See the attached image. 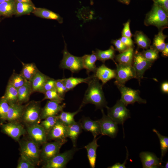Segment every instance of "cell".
I'll list each match as a JSON object with an SVG mask.
<instances>
[{
  "mask_svg": "<svg viewBox=\"0 0 168 168\" xmlns=\"http://www.w3.org/2000/svg\"><path fill=\"white\" fill-rule=\"evenodd\" d=\"M88 84L82 102V107L85 105L91 103L94 105L96 109H103L107 105L104 93L103 91V85L101 84L93 74Z\"/></svg>",
  "mask_w": 168,
  "mask_h": 168,
  "instance_id": "6da1fadb",
  "label": "cell"
},
{
  "mask_svg": "<svg viewBox=\"0 0 168 168\" xmlns=\"http://www.w3.org/2000/svg\"><path fill=\"white\" fill-rule=\"evenodd\" d=\"M21 154L23 156L35 166L41 162L40 149L39 145L30 139H22L18 142Z\"/></svg>",
  "mask_w": 168,
  "mask_h": 168,
  "instance_id": "7a4b0ae2",
  "label": "cell"
},
{
  "mask_svg": "<svg viewBox=\"0 0 168 168\" xmlns=\"http://www.w3.org/2000/svg\"><path fill=\"white\" fill-rule=\"evenodd\" d=\"M40 102L32 100L24 105L21 119L26 126L39 124L41 122V110Z\"/></svg>",
  "mask_w": 168,
  "mask_h": 168,
  "instance_id": "3957f363",
  "label": "cell"
},
{
  "mask_svg": "<svg viewBox=\"0 0 168 168\" xmlns=\"http://www.w3.org/2000/svg\"><path fill=\"white\" fill-rule=\"evenodd\" d=\"M144 23L147 26L153 25L158 28L166 26L168 23V13L154 3L151 10L147 14Z\"/></svg>",
  "mask_w": 168,
  "mask_h": 168,
  "instance_id": "277c9868",
  "label": "cell"
},
{
  "mask_svg": "<svg viewBox=\"0 0 168 168\" xmlns=\"http://www.w3.org/2000/svg\"><path fill=\"white\" fill-rule=\"evenodd\" d=\"M126 106L120 100L117 101L113 107L106 106L107 115L116 124H122L124 132L123 125L125 121L130 118V111Z\"/></svg>",
  "mask_w": 168,
  "mask_h": 168,
  "instance_id": "5b68a950",
  "label": "cell"
},
{
  "mask_svg": "<svg viewBox=\"0 0 168 168\" xmlns=\"http://www.w3.org/2000/svg\"><path fill=\"white\" fill-rule=\"evenodd\" d=\"M64 42L63 58L59 67L63 69L69 70L73 73L78 72L83 68L82 57L76 56L71 54L68 50L66 44Z\"/></svg>",
  "mask_w": 168,
  "mask_h": 168,
  "instance_id": "8992f818",
  "label": "cell"
},
{
  "mask_svg": "<svg viewBox=\"0 0 168 168\" xmlns=\"http://www.w3.org/2000/svg\"><path fill=\"white\" fill-rule=\"evenodd\" d=\"M78 149L76 147L62 153H59L46 162L42 166L43 168H64L73 158Z\"/></svg>",
  "mask_w": 168,
  "mask_h": 168,
  "instance_id": "52a82bcc",
  "label": "cell"
},
{
  "mask_svg": "<svg viewBox=\"0 0 168 168\" xmlns=\"http://www.w3.org/2000/svg\"><path fill=\"white\" fill-rule=\"evenodd\" d=\"M116 70V75L114 83L117 86L124 85L129 80L136 78L135 70L132 65L117 63Z\"/></svg>",
  "mask_w": 168,
  "mask_h": 168,
  "instance_id": "ba28073f",
  "label": "cell"
},
{
  "mask_svg": "<svg viewBox=\"0 0 168 168\" xmlns=\"http://www.w3.org/2000/svg\"><path fill=\"white\" fill-rule=\"evenodd\" d=\"M121 94L120 99L127 106L128 105L133 104L136 102L139 104H146L147 101L141 98L140 96V91L133 89L124 85L117 86Z\"/></svg>",
  "mask_w": 168,
  "mask_h": 168,
  "instance_id": "9c48e42d",
  "label": "cell"
},
{
  "mask_svg": "<svg viewBox=\"0 0 168 168\" xmlns=\"http://www.w3.org/2000/svg\"><path fill=\"white\" fill-rule=\"evenodd\" d=\"M1 132L12 138L15 141L18 142L20 137L25 134L26 130L18 122H11L0 124Z\"/></svg>",
  "mask_w": 168,
  "mask_h": 168,
  "instance_id": "30bf717a",
  "label": "cell"
},
{
  "mask_svg": "<svg viewBox=\"0 0 168 168\" xmlns=\"http://www.w3.org/2000/svg\"><path fill=\"white\" fill-rule=\"evenodd\" d=\"M102 114V118L97 120L100 128L101 134L107 135L111 138H114L118 132V124L105 113L103 109L101 110Z\"/></svg>",
  "mask_w": 168,
  "mask_h": 168,
  "instance_id": "8fae6325",
  "label": "cell"
},
{
  "mask_svg": "<svg viewBox=\"0 0 168 168\" xmlns=\"http://www.w3.org/2000/svg\"><path fill=\"white\" fill-rule=\"evenodd\" d=\"M65 143L54 141L45 143L40 149V159L44 163L59 153L60 149Z\"/></svg>",
  "mask_w": 168,
  "mask_h": 168,
  "instance_id": "7c38bea8",
  "label": "cell"
},
{
  "mask_svg": "<svg viewBox=\"0 0 168 168\" xmlns=\"http://www.w3.org/2000/svg\"><path fill=\"white\" fill-rule=\"evenodd\" d=\"M132 64L135 72L136 78L140 82L145 71L151 67L152 63L146 60L141 53L137 50L134 54Z\"/></svg>",
  "mask_w": 168,
  "mask_h": 168,
  "instance_id": "4fadbf2b",
  "label": "cell"
},
{
  "mask_svg": "<svg viewBox=\"0 0 168 168\" xmlns=\"http://www.w3.org/2000/svg\"><path fill=\"white\" fill-rule=\"evenodd\" d=\"M26 132L29 138L39 146L47 142V133L39 124L26 126Z\"/></svg>",
  "mask_w": 168,
  "mask_h": 168,
  "instance_id": "5bb4252c",
  "label": "cell"
},
{
  "mask_svg": "<svg viewBox=\"0 0 168 168\" xmlns=\"http://www.w3.org/2000/svg\"><path fill=\"white\" fill-rule=\"evenodd\" d=\"M62 102L54 100L47 101L44 107L41 109L40 120L49 116L58 115L59 113L63 111L65 106V103L62 104Z\"/></svg>",
  "mask_w": 168,
  "mask_h": 168,
  "instance_id": "9a60e30c",
  "label": "cell"
},
{
  "mask_svg": "<svg viewBox=\"0 0 168 168\" xmlns=\"http://www.w3.org/2000/svg\"><path fill=\"white\" fill-rule=\"evenodd\" d=\"M47 139L61 141H67V126L59 120L47 134Z\"/></svg>",
  "mask_w": 168,
  "mask_h": 168,
  "instance_id": "2e32d148",
  "label": "cell"
},
{
  "mask_svg": "<svg viewBox=\"0 0 168 168\" xmlns=\"http://www.w3.org/2000/svg\"><path fill=\"white\" fill-rule=\"evenodd\" d=\"M139 157L143 168H157L163 167L162 166V160L157 157L153 153L142 152L140 153Z\"/></svg>",
  "mask_w": 168,
  "mask_h": 168,
  "instance_id": "e0dca14e",
  "label": "cell"
},
{
  "mask_svg": "<svg viewBox=\"0 0 168 168\" xmlns=\"http://www.w3.org/2000/svg\"><path fill=\"white\" fill-rule=\"evenodd\" d=\"M94 75L99 80L101 81L103 85L108 81L115 78L116 70L110 68L103 64L97 68Z\"/></svg>",
  "mask_w": 168,
  "mask_h": 168,
  "instance_id": "ac0fdd59",
  "label": "cell"
},
{
  "mask_svg": "<svg viewBox=\"0 0 168 168\" xmlns=\"http://www.w3.org/2000/svg\"><path fill=\"white\" fill-rule=\"evenodd\" d=\"M6 121L8 122L21 121L24 105L18 103L9 105Z\"/></svg>",
  "mask_w": 168,
  "mask_h": 168,
  "instance_id": "d6986e66",
  "label": "cell"
},
{
  "mask_svg": "<svg viewBox=\"0 0 168 168\" xmlns=\"http://www.w3.org/2000/svg\"><path fill=\"white\" fill-rule=\"evenodd\" d=\"M82 129L91 132L94 138L101 134L100 124L97 120H93L89 117H83L80 121Z\"/></svg>",
  "mask_w": 168,
  "mask_h": 168,
  "instance_id": "ffe728a7",
  "label": "cell"
},
{
  "mask_svg": "<svg viewBox=\"0 0 168 168\" xmlns=\"http://www.w3.org/2000/svg\"><path fill=\"white\" fill-rule=\"evenodd\" d=\"M32 13L40 18L56 20L60 24L63 23V18L59 14L46 8L35 7Z\"/></svg>",
  "mask_w": 168,
  "mask_h": 168,
  "instance_id": "44dd1931",
  "label": "cell"
},
{
  "mask_svg": "<svg viewBox=\"0 0 168 168\" xmlns=\"http://www.w3.org/2000/svg\"><path fill=\"white\" fill-rule=\"evenodd\" d=\"M80 121L67 126V135L72 141L73 147H76L77 140L82 131Z\"/></svg>",
  "mask_w": 168,
  "mask_h": 168,
  "instance_id": "7402d4cb",
  "label": "cell"
},
{
  "mask_svg": "<svg viewBox=\"0 0 168 168\" xmlns=\"http://www.w3.org/2000/svg\"><path fill=\"white\" fill-rule=\"evenodd\" d=\"M99 138H94L93 140L87 145L85 146L87 152V156L90 166L91 168H94L95 167L96 158V150L100 146L97 143Z\"/></svg>",
  "mask_w": 168,
  "mask_h": 168,
  "instance_id": "603a6c76",
  "label": "cell"
},
{
  "mask_svg": "<svg viewBox=\"0 0 168 168\" xmlns=\"http://www.w3.org/2000/svg\"><path fill=\"white\" fill-rule=\"evenodd\" d=\"M50 78L39 70L30 82L33 92L40 93L44 84Z\"/></svg>",
  "mask_w": 168,
  "mask_h": 168,
  "instance_id": "cb8c5ba5",
  "label": "cell"
},
{
  "mask_svg": "<svg viewBox=\"0 0 168 168\" xmlns=\"http://www.w3.org/2000/svg\"><path fill=\"white\" fill-rule=\"evenodd\" d=\"M32 93L31 82L28 81L18 89V103L22 104L28 102Z\"/></svg>",
  "mask_w": 168,
  "mask_h": 168,
  "instance_id": "d4e9b609",
  "label": "cell"
},
{
  "mask_svg": "<svg viewBox=\"0 0 168 168\" xmlns=\"http://www.w3.org/2000/svg\"><path fill=\"white\" fill-rule=\"evenodd\" d=\"M83 68L85 69L88 73L91 72H95L97 68L95 63L97 58L95 51H92L91 54H86L82 57Z\"/></svg>",
  "mask_w": 168,
  "mask_h": 168,
  "instance_id": "484cf974",
  "label": "cell"
},
{
  "mask_svg": "<svg viewBox=\"0 0 168 168\" xmlns=\"http://www.w3.org/2000/svg\"><path fill=\"white\" fill-rule=\"evenodd\" d=\"M134 54L133 47L128 48L126 50L117 55L115 60L119 63L132 65Z\"/></svg>",
  "mask_w": 168,
  "mask_h": 168,
  "instance_id": "4316f807",
  "label": "cell"
},
{
  "mask_svg": "<svg viewBox=\"0 0 168 168\" xmlns=\"http://www.w3.org/2000/svg\"><path fill=\"white\" fill-rule=\"evenodd\" d=\"M22 65L20 73L27 81L31 82L39 70L34 63H24L21 62Z\"/></svg>",
  "mask_w": 168,
  "mask_h": 168,
  "instance_id": "83f0119b",
  "label": "cell"
},
{
  "mask_svg": "<svg viewBox=\"0 0 168 168\" xmlns=\"http://www.w3.org/2000/svg\"><path fill=\"white\" fill-rule=\"evenodd\" d=\"M15 2L14 0L0 3V16L10 17L15 14Z\"/></svg>",
  "mask_w": 168,
  "mask_h": 168,
  "instance_id": "f1b7e54d",
  "label": "cell"
},
{
  "mask_svg": "<svg viewBox=\"0 0 168 168\" xmlns=\"http://www.w3.org/2000/svg\"><path fill=\"white\" fill-rule=\"evenodd\" d=\"M2 97L9 105L18 103V89L8 83L4 94Z\"/></svg>",
  "mask_w": 168,
  "mask_h": 168,
  "instance_id": "f546056e",
  "label": "cell"
},
{
  "mask_svg": "<svg viewBox=\"0 0 168 168\" xmlns=\"http://www.w3.org/2000/svg\"><path fill=\"white\" fill-rule=\"evenodd\" d=\"M93 75L89 76L86 78L71 77L63 79L67 91L72 89L78 85L84 83L88 84L92 78Z\"/></svg>",
  "mask_w": 168,
  "mask_h": 168,
  "instance_id": "4dcf8cb0",
  "label": "cell"
},
{
  "mask_svg": "<svg viewBox=\"0 0 168 168\" xmlns=\"http://www.w3.org/2000/svg\"><path fill=\"white\" fill-rule=\"evenodd\" d=\"M82 107L80 105L77 110L73 112L62 111L57 115L59 120L66 126L74 123L76 122L74 119V116L81 111Z\"/></svg>",
  "mask_w": 168,
  "mask_h": 168,
  "instance_id": "1f68e13d",
  "label": "cell"
},
{
  "mask_svg": "<svg viewBox=\"0 0 168 168\" xmlns=\"http://www.w3.org/2000/svg\"><path fill=\"white\" fill-rule=\"evenodd\" d=\"M35 7L33 3L16 2L15 15L19 16L22 15L29 14L32 12Z\"/></svg>",
  "mask_w": 168,
  "mask_h": 168,
  "instance_id": "d6a6232c",
  "label": "cell"
},
{
  "mask_svg": "<svg viewBox=\"0 0 168 168\" xmlns=\"http://www.w3.org/2000/svg\"><path fill=\"white\" fill-rule=\"evenodd\" d=\"M95 52L97 60L103 63L110 59L112 60L115 63H116L114 59L115 57V50L112 46H111L109 49L105 50H101L97 49Z\"/></svg>",
  "mask_w": 168,
  "mask_h": 168,
  "instance_id": "836d02e7",
  "label": "cell"
},
{
  "mask_svg": "<svg viewBox=\"0 0 168 168\" xmlns=\"http://www.w3.org/2000/svg\"><path fill=\"white\" fill-rule=\"evenodd\" d=\"M134 39L135 43L139 48L147 49L150 46V41L149 39L141 31L136 32Z\"/></svg>",
  "mask_w": 168,
  "mask_h": 168,
  "instance_id": "e575fe53",
  "label": "cell"
},
{
  "mask_svg": "<svg viewBox=\"0 0 168 168\" xmlns=\"http://www.w3.org/2000/svg\"><path fill=\"white\" fill-rule=\"evenodd\" d=\"M167 37L163 33L162 30L160 31L155 36L153 47L158 52H161L166 45V43L165 42V40Z\"/></svg>",
  "mask_w": 168,
  "mask_h": 168,
  "instance_id": "d590c367",
  "label": "cell"
},
{
  "mask_svg": "<svg viewBox=\"0 0 168 168\" xmlns=\"http://www.w3.org/2000/svg\"><path fill=\"white\" fill-rule=\"evenodd\" d=\"M28 81L21 73L18 74L14 72L10 77L8 83L18 89Z\"/></svg>",
  "mask_w": 168,
  "mask_h": 168,
  "instance_id": "8d00e7d4",
  "label": "cell"
},
{
  "mask_svg": "<svg viewBox=\"0 0 168 168\" xmlns=\"http://www.w3.org/2000/svg\"><path fill=\"white\" fill-rule=\"evenodd\" d=\"M153 131L157 136L160 141L161 152V159L162 160V158L165 156L168 150V138L161 135L155 129H153Z\"/></svg>",
  "mask_w": 168,
  "mask_h": 168,
  "instance_id": "74e56055",
  "label": "cell"
},
{
  "mask_svg": "<svg viewBox=\"0 0 168 168\" xmlns=\"http://www.w3.org/2000/svg\"><path fill=\"white\" fill-rule=\"evenodd\" d=\"M58 120L57 115L50 116L41 121L40 124L43 128L47 134Z\"/></svg>",
  "mask_w": 168,
  "mask_h": 168,
  "instance_id": "f35d334b",
  "label": "cell"
},
{
  "mask_svg": "<svg viewBox=\"0 0 168 168\" xmlns=\"http://www.w3.org/2000/svg\"><path fill=\"white\" fill-rule=\"evenodd\" d=\"M10 105L2 97L0 98V124L6 121V117Z\"/></svg>",
  "mask_w": 168,
  "mask_h": 168,
  "instance_id": "ab89813d",
  "label": "cell"
},
{
  "mask_svg": "<svg viewBox=\"0 0 168 168\" xmlns=\"http://www.w3.org/2000/svg\"><path fill=\"white\" fill-rule=\"evenodd\" d=\"M159 52L153 47L141 53L142 56L146 60L152 63L158 57Z\"/></svg>",
  "mask_w": 168,
  "mask_h": 168,
  "instance_id": "60d3db41",
  "label": "cell"
},
{
  "mask_svg": "<svg viewBox=\"0 0 168 168\" xmlns=\"http://www.w3.org/2000/svg\"><path fill=\"white\" fill-rule=\"evenodd\" d=\"M44 97L42 100L46 99L63 102L64 98L60 96L58 93L56 88L48 91L45 92Z\"/></svg>",
  "mask_w": 168,
  "mask_h": 168,
  "instance_id": "b9f144b4",
  "label": "cell"
},
{
  "mask_svg": "<svg viewBox=\"0 0 168 168\" xmlns=\"http://www.w3.org/2000/svg\"><path fill=\"white\" fill-rule=\"evenodd\" d=\"M35 166L29 160L21 154L16 166L17 168H35Z\"/></svg>",
  "mask_w": 168,
  "mask_h": 168,
  "instance_id": "7bdbcfd3",
  "label": "cell"
},
{
  "mask_svg": "<svg viewBox=\"0 0 168 168\" xmlns=\"http://www.w3.org/2000/svg\"><path fill=\"white\" fill-rule=\"evenodd\" d=\"M55 88L59 95L64 98L67 91L63 79L55 80Z\"/></svg>",
  "mask_w": 168,
  "mask_h": 168,
  "instance_id": "ee69618b",
  "label": "cell"
},
{
  "mask_svg": "<svg viewBox=\"0 0 168 168\" xmlns=\"http://www.w3.org/2000/svg\"><path fill=\"white\" fill-rule=\"evenodd\" d=\"M55 88V80L50 78L46 82L40 93L44 94L46 91Z\"/></svg>",
  "mask_w": 168,
  "mask_h": 168,
  "instance_id": "f6af8a7d",
  "label": "cell"
},
{
  "mask_svg": "<svg viewBox=\"0 0 168 168\" xmlns=\"http://www.w3.org/2000/svg\"><path fill=\"white\" fill-rule=\"evenodd\" d=\"M111 43L114 45L115 48V49L121 53L126 50L128 48L119 40H113Z\"/></svg>",
  "mask_w": 168,
  "mask_h": 168,
  "instance_id": "bcb514c9",
  "label": "cell"
},
{
  "mask_svg": "<svg viewBox=\"0 0 168 168\" xmlns=\"http://www.w3.org/2000/svg\"><path fill=\"white\" fill-rule=\"evenodd\" d=\"M130 21L128 20L124 24V26L122 32V36L128 38H131L132 36L130 28Z\"/></svg>",
  "mask_w": 168,
  "mask_h": 168,
  "instance_id": "7dc6e473",
  "label": "cell"
},
{
  "mask_svg": "<svg viewBox=\"0 0 168 168\" xmlns=\"http://www.w3.org/2000/svg\"><path fill=\"white\" fill-rule=\"evenodd\" d=\"M155 4L164 9L167 13L168 12V0H154Z\"/></svg>",
  "mask_w": 168,
  "mask_h": 168,
  "instance_id": "c3c4849f",
  "label": "cell"
},
{
  "mask_svg": "<svg viewBox=\"0 0 168 168\" xmlns=\"http://www.w3.org/2000/svg\"><path fill=\"white\" fill-rule=\"evenodd\" d=\"M127 151L126 158L122 164H121L120 163L117 162L114 164L113 165L108 167V168H125V165L127 163V160L128 159V156L129 154L128 151L127 149V147H126Z\"/></svg>",
  "mask_w": 168,
  "mask_h": 168,
  "instance_id": "681fc988",
  "label": "cell"
},
{
  "mask_svg": "<svg viewBox=\"0 0 168 168\" xmlns=\"http://www.w3.org/2000/svg\"><path fill=\"white\" fill-rule=\"evenodd\" d=\"M119 40L128 48L133 47V43L131 38L122 36Z\"/></svg>",
  "mask_w": 168,
  "mask_h": 168,
  "instance_id": "f907efd6",
  "label": "cell"
},
{
  "mask_svg": "<svg viewBox=\"0 0 168 168\" xmlns=\"http://www.w3.org/2000/svg\"><path fill=\"white\" fill-rule=\"evenodd\" d=\"M162 91L165 93H168V82H165L162 83L161 86Z\"/></svg>",
  "mask_w": 168,
  "mask_h": 168,
  "instance_id": "816d5d0a",
  "label": "cell"
},
{
  "mask_svg": "<svg viewBox=\"0 0 168 168\" xmlns=\"http://www.w3.org/2000/svg\"><path fill=\"white\" fill-rule=\"evenodd\" d=\"M162 55L164 57L168 56V44L166 43L164 49L161 52Z\"/></svg>",
  "mask_w": 168,
  "mask_h": 168,
  "instance_id": "f5cc1de1",
  "label": "cell"
},
{
  "mask_svg": "<svg viewBox=\"0 0 168 168\" xmlns=\"http://www.w3.org/2000/svg\"><path fill=\"white\" fill-rule=\"evenodd\" d=\"M15 2H25L33 3L31 0H15Z\"/></svg>",
  "mask_w": 168,
  "mask_h": 168,
  "instance_id": "db71d44e",
  "label": "cell"
},
{
  "mask_svg": "<svg viewBox=\"0 0 168 168\" xmlns=\"http://www.w3.org/2000/svg\"><path fill=\"white\" fill-rule=\"evenodd\" d=\"M121 2L125 4H128L129 3L130 0H119Z\"/></svg>",
  "mask_w": 168,
  "mask_h": 168,
  "instance_id": "11a10c76",
  "label": "cell"
},
{
  "mask_svg": "<svg viewBox=\"0 0 168 168\" xmlns=\"http://www.w3.org/2000/svg\"><path fill=\"white\" fill-rule=\"evenodd\" d=\"M12 0H0V3L4 2L9 1Z\"/></svg>",
  "mask_w": 168,
  "mask_h": 168,
  "instance_id": "9f6ffc18",
  "label": "cell"
},
{
  "mask_svg": "<svg viewBox=\"0 0 168 168\" xmlns=\"http://www.w3.org/2000/svg\"><path fill=\"white\" fill-rule=\"evenodd\" d=\"M165 168H168V161H166L165 166L164 167Z\"/></svg>",
  "mask_w": 168,
  "mask_h": 168,
  "instance_id": "6f0895ef",
  "label": "cell"
},
{
  "mask_svg": "<svg viewBox=\"0 0 168 168\" xmlns=\"http://www.w3.org/2000/svg\"><path fill=\"white\" fill-rule=\"evenodd\" d=\"M90 4L91 5H92L93 4V0H90Z\"/></svg>",
  "mask_w": 168,
  "mask_h": 168,
  "instance_id": "680465c9",
  "label": "cell"
},
{
  "mask_svg": "<svg viewBox=\"0 0 168 168\" xmlns=\"http://www.w3.org/2000/svg\"></svg>",
  "mask_w": 168,
  "mask_h": 168,
  "instance_id": "91938a15",
  "label": "cell"
}]
</instances>
